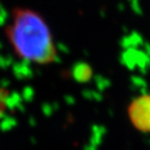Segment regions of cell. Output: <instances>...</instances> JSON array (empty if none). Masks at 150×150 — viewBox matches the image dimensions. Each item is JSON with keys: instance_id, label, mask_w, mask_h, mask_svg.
Segmentation results:
<instances>
[{"instance_id": "1", "label": "cell", "mask_w": 150, "mask_h": 150, "mask_svg": "<svg viewBox=\"0 0 150 150\" xmlns=\"http://www.w3.org/2000/svg\"><path fill=\"white\" fill-rule=\"evenodd\" d=\"M6 35L20 58L38 64L55 62L57 53L52 32L38 12L23 7L13 9Z\"/></svg>"}, {"instance_id": "2", "label": "cell", "mask_w": 150, "mask_h": 150, "mask_svg": "<svg viewBox=\"0 0 150 150\" xmlns=\"http://www.w3.org/2000/svg\"><path fill=\"white\" fill-rule=\"evenodd\" d=\"M128 114L134 128L142 133H150V95L134 98L129 105Z\"/></svg>"}, {"instance_id": "3", "label": "cell", "mask_w": 150, "mask_h": 150, "mask_svg": "<svg viewBox=\"0 0 150 150\" xmlns=\"http://www.w3.org/2000/svg\"><path fill=\"white\" fill-rule=\"evenodd\" d=\"M92 71L90 67L86 64H80L77 67V69L75 71V75H76L78 80H87L91 76Z\"/></svg>"}]
</instances>
